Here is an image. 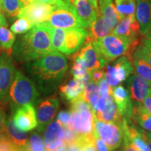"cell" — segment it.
<instances>
[{"mask_svg":"<svg viewBox=\"0 0 151 151\" xmlns=\"http://www.w3.org/2000/svg\"><path fill=\"white\" fill-rule=\"evenodd\" d=\"M81 96L85 101L91 105L92 108L99 98V90L98 84L90 81L89 84L82 92Z\"/></svg>","mask_w":151,"mask_h":151,"instance_id":"29","label":"cell"},{"mask_svg":"<svg viewBox=\"0 0 151 151\" xmlns=\"http://www.w3.org/2000/svg\"><path fill=\"white\" fill-rule=\"evenodd\" d=\"M50 25V24H49ZM50 34H51V41L52 48L56 51H62L63 47L64 42H65L66 29H61V28L53 27L50 25Z\"/></svg>","mask_w":151,"mask_h":151,"instance_id":"30","label":"cell"},{"mask_svg":"<svg viewBox=\"0 0 151 151\" xmlns=\"http://www.w3.org/2000/svg\"><path fill=\"white\" fill-rule=\"evenodd\" d=\"M132 118L143 129L151 132V114L143 106L142 103H134Z\"/></svg>","mask_w":151,"mask_h":151,"instance_id":"24","label":"cell"},{"mask_svg":"<svg viewBox=\"0 0 151 151\" xmlns=\"http://www.w3.org/2000/svg\"><path fill=\"white\" fill-rule=\"evenodd\" d=\"M89 29L88 38L94 41H97L101 38L110 35L111 32H113L111 24L100 13L98 15L97 20L90 26Z\"/></svg>","mask_w":151,"mask_h":151,"instance_id":"22","label":"cell"},{"mask_svg":"<svg viewBox=\"0 0 151 151\" xmlns=\"http://www.w3.org/2000/svg\"><path fill=\"white\" fill-rule=\"evenodd\" d=\"M135 16L143 36L151 27V0H137Z\"/></svg>","mask_w":151,"mask_h":151,"instance_id":"18","label":"cell"},{"mask_svg":"<svg viewBox=\"0 0 151 151\" xmlns=\"http://www.w3.org/2000/svg\"><path fill=\"white\" fill-rule=\"evenodd\" d=\"M98 86H99V95L101 97L106 99L109 97V95L112 94L113 87L109 86L108 83L106 81L104 78L99 81V83H98Z\"/></svg>","mask_w":151,"mask_h":151,"instance_id":"38","label":"cell"},{"mask_svg":"<svg viewBox=\"0 0 151 151\" xmlns=\"http://www.w3.org/2000/svg\"><path fill=\"white\" fill-rule=\"evenodd\" d=\"M70 1H71V2H72V3H73V1H76V0H70Z\"/></svg>","mask_w":151,"mask_h":151,"instance_id":"57","label":"cell"},{"mask_svg":"<svg viewBox=\"0 0 151 151\" xmlns=\"http://www.w3.org/2000/svg\"><path fill=\"white\" fill-rule=\"evenodd\" d=\"M25 6L21 0H2L1 11L9 19L18 18L20 11Z\"/></svg>","mask_w":151,"mask_h":151,"instance_id":"25","label":"cell"},{"mask_svg":"<svg viewBox=\"0 0 151 151\" xmlns=\"http://www.w3.org/2000/svg\"><path fill=\"white\" fill-rule=\"evenodd\" d=\"M94 147L97 151H111L107 145L99 137L94 139Z\"/></svg>","mask_w":151,"mask_h":151,"instance_id":"42","label":"cell"},{"mask_svg":"<svg viewBox=\"0 0 151 151\" xmlns=\"http://www.w3.org/2000/svg\"><path fill=\"white\" fill-rule=\"evenodd\" d=\"M71 118V111H62L58 113L57 116V121L61 124L62 127L65 128L68 127L69 122H70Z\"/></svg>","mask_w":151,"mask_h":151,"instance_id":"39","label":"cell"},{"mask_svg":"<svg viewBox=\"0 0 151 151\" xmlns=\"http://www.w3.org/2000/svg\"><path fill=\"white\" fill-rule=\"evenodd\" d=\"M98 120L105 122H121L122 117L117 109V106L115 103L112 94L109 95L106 99V106L101 113L94 115Z\"/></svg>","mask_w":151,"mask_h":151,"instance_id":"21","label":"cell"},{"mask_svg":"<svg viewBox=\"0 0 151 151\" xmlns=\"http://www.w3.org/2000/svg\"><path fill=\"white\" fill-rule=\"evenodd\" d=\"M114 4L120 20L135 14L137 0H114Z\"/></svg>","mask_w":151,"mask_h":151,"instance_id":"28","label":"cell"},{"mask_svg":"<svg viewBox=\"0 0 151 151\" xmlns=\"http://www.w3.org/2000/svg\"><path fill=\"white\" fill-rule=\"evenodd\" d=\"M6 117L2 109L0 108V136L4 135L5 132Z\"/></svg>","mask_w":151,"mask_h":151,"instance_id":"45","label":"cell"},{"mask_svg":"<svg viewBox=\"0 0 151 151\" xmlns=\"http://www.w3.org/2000/svg\"><path fill=\"white\" fill-rule=\"evenodd\" d=\"M101 53L107 63L113 62L122 55H125L130 45L127 39L110 34L96 41Z\"/></svg>","mask_w":151,"mask_h":151,"instance_id":"6","label":"cell"},{"mask_svg":"<svg viewBox=\"0 0 151 151\" xmlns=\"http://www.w3.org/2000/svg\"><path fill=\"white\" fill-rule=\"evenodd\" d=\"M1 3H2V0H0V10L1 11Z\"/></svg>","mask_w":151,"mask_h":151,"instance_id":"56","label":"cell"},{"mask_svg":"<svg viewBox=\"0 0 151 151\" xmlns=\"http://www.w3.org/2000/svg\"><path fill=\"white\" fill-rule=\"evenodd\" d=\"M66 151H82V147L77 143H71V144L67 145Z\"/></svg>","mask_w":151,"mask_h":151,"instance_id":"46","label":"cell"},{"mask_svg":"<svg viewBox=\"0 0 151 151\" xmlns=\"http://www.w3.org/2000/svg\"><path fill=\"white\" fill-rule=\"evenodd\" d=\"M0 25L4 26V27H6L8 26V22H7L6 19L4 15L3 14L1 10H0Z\"/></svg>","mask_w":151,"mask_h":151,"instance_id":"49","label":"cell"},{"mask_svg":"<svg viewBox=\"0 0 151 151\" xmlns=\"http://www.w3.org/2000/svg\"><path fill=\"white\" fill-rule=\"evenodd\" d=\"M141 43L146 45V46H147L150 47V48H151V40H150V39H146V38H144V39H141Z\"/></svg>","mask_w":151,"mask_h":151,"instance_id":"53","label":"cell"},{"mask_svg":"<svg viewBox=\"0 0 151 151\" xmlns=\"http://www.w3.org/2000/svg\"><path fill=\"white\" fill-rule=\"evenodd\" d=\"M144 37H145V38H146V39H150V40H151V27L150 28V29H149L148 32L146 34V35H145Z\"/></svg>","mask_w":151,"mask_h":151,"instance_id":"54","label":"cell"},{"mask_svg":"<svg viewBox=\"0 0 151 151\" xmlns=\"http://www.w3.org/2000/svg\"><path fill=\"white\" fill-rule=\"evenodd\" d=\"M21 1L23 2L24 6H27L30 4L31 3H32L35 0H21Z\"/></svg>","mask_w":151,"mask_h":151,"instance_id":"55","label":"cell"},{"mask_svg":"<svg viewBox=\"0 0 151 151\" xmlns=\"http://www.w3.org/2000/svg\"><path fill=\"white\" fill-rule=\"evenodd\" d=\"M0 151H22L11 141L7 136H0Z\"/></svg>","mask_w":151,"mask_h":151,"instance_id":"37","label":"cell"},{"mask_svg":"<svg viewBox=\"0 0 151 151\" xmlns=\"http://www.w3.org/2000/svg\"><path fill=\"white\" fill-rule=\"evenodd\" d=\"M89 32L85 28H71L66 29L65 42L61 52L71 55L77 52L86 43Z\"/></svg>","mask_w":151,"mask_h":151,"instance_id":"14","label":"cell"},{"mask_svg":"<svg viewBox=\"0 0 151 151\" xmlns=\"http://www.w3.org/2000/svg\"><path fill=\"white\" fill-rule=\"evenodd\" d=\"M104 76H105L104 69H97V70L92 71V72L91 73V74L90 75V81L98 84L101 79H103L104 78Z\"/></svg>","mask_w":151,"mask_h":151,"instance_id":"41","label":"cell"},{"mask_svg":"<svg viewBox=\"0 0 151 151\" xmlns=\"http://www.w3.org/2000/svg\"><path fill=\"white\" fill-rule=\"evenodd\" d=\"M13 121L17 129L29 132L37 127V113L33 105L27 104L20 107L13 113Z\"/></svg>","mask_w":151,"mask_h":151,"instance_id":"13","label":"cell"},{"mask_svg":"<svg viewBox=\"0 0 151 151\" xmlns=\"http://www.w3.org/2000/svg\"><path fill=\"white\" fill-rule=\"evenodd\" d=\"M122 144H123V148L122 151H138L137 149L132 144L131 141L127 138L124 137Z\"/></svg>","mask_w":151,"mask_h":151,"instance_id":"43","label":"cell"},{"mask_svg":"<svg viewBox=\"0 0 151 151\" xmlns=\"http://www.w3.org/2000/svg\"><path fill=\"white\" fill-rule=\"evenodd\" d=\"M60 92L62 97L71 101L81 96L83 90L79 86L78 81L74 78L68 82L67 84L62 86L60 88Z\"/></svg>","mask_w":151,"mask_h":151,"instance_id":"27","label":"cell"},{"mask_svg":"<svg viewBox=\"0 0 151 151\" xmlns=\"http://www.w3.org/2000/svg\"><path fill=\"white\" fill-rule=\"evenodd\" d=\"M40 100L37 88L32 81L20 71H16L9 95L12 113L24 105L32 104L35 106Z\"/></svg>","mask_w":151,"mask_h":151,"instance_id":"3","label":"cell"},{"mask_svg":"<svg viewBox=\"0 0 151 151\" xmlns=\"http://www.w3.org/2000/svg\"><path fill=\"white\" fill-rule=\"evenodd\" d=\"M112 33L113 35L127 39L129 42L130 47L125 56H127L132 61L135 49L141 41V35H142L140 31V26L136 18L135 14L129 15L120 20L118 25L113 29Z\"/></svg>","mask_w":151,"mask_h":151,"instance_id":"5","label":"cell"},{"mask_svg":"<svg viewBox=\"0 0 151 151\" xmlns=\"http://www.w3.org/2000/svg\"><path fill=\"white\" fill-rule=\"evenodd\" d=\"M98 1L100 14L109 22L113 29L120 21L113 0H98Z\"/></svg>","mask_w":151,"mask_h":151,"instance_id":"23","label":"cell"},{"mask_svg":"<svg viewBox=\"0 0 151 151\" xmlns=\"http://www.w3.org/2000/svg\"><path fill=\"white\" fill-rule=\"evenodd\" d=\"M5 132L9 139L22 151H27L28 141L25 132L20 131L15 127L13 119L11 117L6 118Z\"/></svg>","mask_w":151,"mask_h":151,"instance_id":"19","label":"cell"},{"mask_svg":"<svg viewBox=\"0 0 151 151\" xmlns=\"http://www.w3.org/2000/svg\"><path fill=\"white\" fill-rule=\"evenodd\" d=\"M112 96L120 116L122 118H132L134 103L129 90L122 86L113 87Z\"/></svg>","mask_w":151,"mask_h":151,"instance_id":"16","label":"cell"},{"mask_svg":"<svg viewBox=\"0 0 151 151\" xmlns=\"http://www.w3.org/2000/svg\"><path fill=\"white\" fill-rule=\"evenodd\" d=\"M142 104L143 106L151 114V89L149 91L148 94H147L146 97L143 100Z\"/></svg>","mask_w":151,"mask_h":151,"instance_id":"44","label":"cell"},{"mask_svg":"<svg viewBox=\"0 0 151 151\" xmlns=\"http://www.w3.org/2000/svg\"><path fill=\"white\" fill-rule=\"evenodd\" d=\"M82 151H97V150H96L95 147H94V145L92 144L83 147L82 149Z\"/></svg>","mask_w":151,"mask_h":151,"instance_id":"51","label":"cell"},{"mask_svg":"<svg viewBox=\"0 0 151 151\" xmlns=\"http://www.w3.org/2000/svg\"><path fill=\"white\" fill-rule=\"evenodd\" d=\"M59 106V100L55 97L47 98L39 103L37 113V132H42L46 129L53 120Z\"/></svg>","mask_w":151,"mask_h":151,"instance_id":"12","label":"cell"},{"mask_svg":"<svg viewBox=\"0 0 151 151\" xmlns=\"http://www.w3.org/2000/svg\"><path fill=\"white\" fill-rule=\"evenodd\" d=\"M16 41V35L6 27L0 25V46L5 50H10Z\"/></svg>","mask_w":151,"mask_h":151,"instance_id":"31","label":"cell"},{"mask_svg":"<svg viewBox=\"0 0 151 151\" xmlns=\"http://www.w3.org/2000/svg\"></svg>","mask_w":151,"mask_h":151,"instance_id":"59","label":"cell"},{"mask_svg":"<svg viewBox=\"0 0 151 151\" xmlns=\"http://www.w3.org/2000/svg\"><path fill=\"white\" fill-rule=\"evenodd\" d=\"M44 144L46 151H50L65 141V129L58 121L52 122L45 129Z\"/></svg>","mask_w":151,"mask_h":151,"instance_id":"17","label":"cell"},{"mask_svg":"<svg viewBox=\"0 0 151 151\" xmlns=\"http://www.w3.org/2000/svg\"><path fill=\"white\" fill-rule=\"evenodd\" d=\"M46 22L53 27L64 29H89V26L79 18L70 0H58L54 4L52 14Z\"/></svg>","mask_w":151,"mask_h":151,"instance_id":"4","label":"cell"},{"mask_svg":"<svg viewBox=\"0 0 151 151\" xmlns=\"http://www.w3.org/2000/svg\"><path fill=\"white\" fill-rule=\"evenodd\" d=\"M56 51L52 46L50 25L47 22L34 25L27 32L19 36L12 50L16 62H27Z\"/></svg>","mask_w":151,"mask_h":151,"instance_id":"2","label":"cell"},{"mask_svg":"<svg viewBox=\"0 0 151 151\" xmlns=\"http://www.w3.org/2000/svg\"><path fill=\"white\" fill-rule=\"evenodd\" d=\"M7 50L0 54V103L2 104L9 103V90L16 73L12 55Z\"/></svg>","mask_w":151,"mask_h":151,"instance_id":"7","label":"cell"},{"mask_svg":"<svg viewBox=\"0 0 151 151\" xmlns=\"http://www.w3.org/2000/svg\"><path fill=\"white\" fill-rule=\"evenodd\" d=\"M71 73L75 79H78L83 77L87 73L86 62L76 53L73 56V63L71 68Z\"/></svg>","mask_w":151,"mask_h":151,"instance_id":"32","label":"cell"},{"mask_svg":"<svg viewBox=\"0 0 151 151\" xmlns=\"http://www.w3.org/2000/svg\"><path fill=\"white\" fill-rule=\"evenodd\" d=\"M66 149H67V144H66V143L64 141V142H62L61 144H60L59 146L52 148V150H50V151H66Z\"/></svg>","mask_w":151,"mask_h":151,"instance_id":"48","label":"cell"},{"mask_svg":"<svg viewBox=\"0 0 151 151\" xmlns=\"http://www.w3.org/2000/svg\"><path fill=\"white\" fill-rule=\"evenodd\" d=\"M73 4L79 18L90 27V26L97 20L100 12H98L94 8L88 0H76L73 2Z\"/></svg>","mask_w":151,"mask_h":151,"instance_id":"20","label":"cell"},{"mask_svg":"<svg viewBox=\"0 0 151 151\" xmlns=\"http://www.w3.org/2000/svg\"><path fill=\"white\" fill-rule=\"evenodd\" d=\"M143 137H144L145 141H146L147 145H148L149 150L151 151V132L144 130Z\"/></svg>","mask_w":151,"mask_h":151,"instance_id":"47","label":"cell"},{"mask_svg":"<svg viewBox=\"0 0 151 151\" xmlns=\"http://www.w3.org/2000/svg\"><path fill=\"white\" fill-rule=\"evenodd\" d=\"M118 151H122V150H118Z\"/></svg>","mask_w":151,"mask_h":151,"instance_id":"58","label":"cell"},{"mask_svg":"<svg viewBox=\"0 0 151 151\" xmlns=\"http://www.w3.org/2000/svg\"><path fill=\"white\" fill-rule=\"evenodd\" d=\"M127 88L133 103H142L151 89V85L140 76L134 73L127 78Z\"/></svg>","mask_w":151,"mask_h":151,"instance_id":"15","label":"cell"},{"mask_svg":"<svg viewBox=\"0 0 151 151\" xmlns=\"http://www.w3.org/2000/svg\"><path fill=\"white\" fill-rule=\"evenodd\" d=\"M134 73V69L132 61L127 56L122 55L116 59L112 65L107 67L104 78L109 86L116 87Z\"/></svg>","mask_w":151,"mask_h":151,"instance_id":"8","label":"cell"},{"mask_svg":"<svg viewBox=\"0 0 151 151\" xmlns=\"http://www.w3.org/2000/svg\"><path fill=\"white\" fill-rule=\"evenodd\" d=\"M27 151H46L42 138L37 132H34L30 136Z\"/></svg>","mask_w":151,"mask_h":151,"instance_id":"33","label":"cell"},{"mask_svg":"<svg viewBox=\"0 0 151 151\" xmlns=\"http://www.w3.org/2000/svg\"><path fill=\"white\" fill-rule=\"evenodd\" d=\"M65 142L66 144L69 145L71 143H76L78 140V135L73 129H69V128H65Z\"/></svg>","mask_w":151,"mask_h":151,"instance_id":"40","label":"cell"},{"mask_svg":"<svg viewBox=\"0 0 151 151\" xmlns=\"http://www.w3.org/2000/svg\"><path fill=\"white\" fill-rule=\"evenodd\" d=\"M58 0H35L34 1H37V2H41L44 4H55Z\"/></svg>","mask_w":151,"mask_h":151,"instance_id":"50","label":"cell"},{"mask_svg":"<svg viewBox=\"0 0 151 151\" xmlns=\"http://www.w3.org/2000/svg\"><path fill=\"white\" fill-rule=\"evenodd\" d=\"M54 4L33 1L20 11L18 18L27 20L32 25L46 22L51 15Z\"/></svg>","mask_w":151,"mask_h":151,"instance_id":"10","label":"cell"},{"mask_svg":"<svg viewBox=\"0 0 151 151\" xmlns=\"http://www.w3.org/2000/svg\"><path fill=\"white\" fill-rule=\"evenodd\" d=\"M24 71L43 96L55 93L68 69V61L62 52L54 51L35 60L24 62Z\"/></svg>","mask_w":151,"mask_h":151,"instance_id":"1","label":"cell"},{"mask_svg":"<svg viewBox=\"0 0 151 151\" xmlns=\"http://www.w3.org/2000/svg\"><path fill=\"white\" fill-rule=\"evenodd\" d=\"M99 136L111 151L120 148L124 139V129L122 121L105 122L100 129Z\"/></svg>","mask_w":151,"mask_h":151,"instance_id":"11","label":"cell"},{"mask_svg":"<svg viewBox=\"0 0 151 151\" xmlns=\"http://www.w3.org/2000/svg\"><path fill=\"white\" fill-rule=\"evenodd\" d=\"M78 55L83 58L86 62L87 73L90 75L92 71L102 69L107 64L96 41L88 38L83 48L78 52Z\"/></svg>","mask_w":151,"mask_h":151,"instance_id":"9","label":"cell"},{"mask_svg":"<svg viewBox=\"0 0 151 151\" xmlns=\"http://www.w3.org/2000/svg\"><path fill=\"white\" fill-rule=\"evenodd\" d=\"M92 110V106L89 103L79 96L75 99L71 101V113L73 112H81V111Z\"/></svg>","mask_w":151,"mask_h":151,"instance_id":"35","label":"cell"},{"mask_svg":"<svg viewBox=\"0 0 151 151\" xmlns=\"http://www.w3.org/2000/svg\"><path fill=\"white\" fill-rule=\"evenodd\" d=\"M133 55L139 57L143 59L151 67V48L150 47L147 46L143 43H141V44L139 43L137 48L135 49Z\"/></svg>","mask_w":151,"mask_h":151,"instance_id":"36","label":"cell"},{"mask_svg":"<svg viewBox=\"0 0 151 151\" xmlns=\"http://www.w3.org/2000/svg\"><path fill=\"white\" fill-rule=\"evenodd\" d=\"M33 27V25L27 20L23 18H18L11 25V30L15 34L22 35L27 32Z\"/></svg>","mask_w":151,"mask_h":151,"instance_id":"34","label":"cell"},{"mask_svg":"<svg viewBox=\"0 0 151 151\" xmlns=\"http://www.w3.org/2000/svg\"><path fill=\"white\" fill-rule=\"evenodd\" d=\"M132 63L135 73L148 81L151 85V67L146 61L139 57L132 56Z\"/></svg>","mask_w":151,"mask_h":151,"instance_id":"26","label":"cell"},{"mask_svg":"<svg viewBox=\"0 0 151 151\" xmlns=\"http://www.w3.org/2000/svg\"><path fill=\"white\" fill-rule=\"evenodd\" d=\"M88 1L92 4V5L93 6L94 8L98 12H100L99 9V1H98V0H88Z\"/></svg>","mask_w":151,"mask_h":151,"instance_id":"52","label":"cell"}]
</instances>
